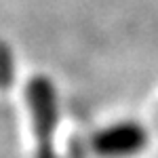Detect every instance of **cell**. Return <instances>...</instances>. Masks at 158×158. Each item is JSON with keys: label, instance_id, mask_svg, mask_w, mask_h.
Listing matches in <instances>:
<instances>
[{"label": "cell", "instance_id": "cell-1", "mask_svg": "<svg viewBox=\"0 0 158 158\" xmlns=\"http://www.w3.org/2000/svg\"><path fill=\"white\" fill-rule=\"evenodd\" d=\"M143 131L137 124H118L110 127L95 137V148L106 156H124L133 154L143 146Z\"/></svg>", "mask_w": 158, "mask_h": 158}]
</instances>
